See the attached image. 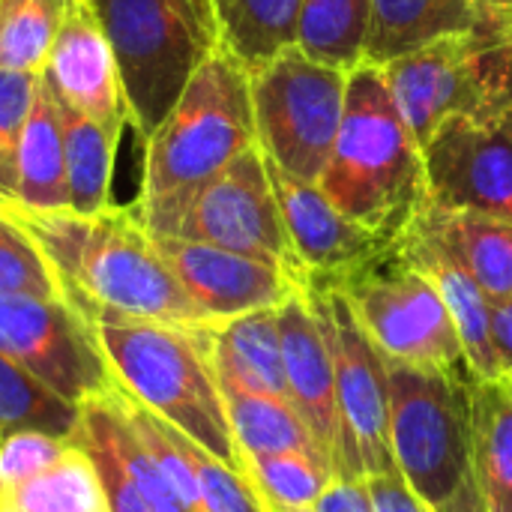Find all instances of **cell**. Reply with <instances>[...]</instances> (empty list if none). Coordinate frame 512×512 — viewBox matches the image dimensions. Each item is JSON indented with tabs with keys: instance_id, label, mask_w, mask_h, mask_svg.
<instances>
[{
	"instance_id": "1",
	"label": "cell",
	"mask_w": 512,
	"mask_h": 512,
	"mask_svg": "<svg viewBox=\"0 0 512 512\" xmlns=\"http://www.w3.org/2000/svg\"><path fill=\"white\" fill-rule=\"evenodd\" d=\"M6 210L33 234L66 297L93 324L111 318L180 327L210 324L159 255L135 204H108L87 216L72 210Z\"/></svg>"
},
{
	"instance_id": "2",
	"label": "cell",
	"mask_w": 512,
	"mask_h": 512,
	"mask_svg": "<svg viewBox=\"0 0 512 512\" xmlns=\"http://www.w3.org/2000/svg\"><path fill=\"white\" fill-rule=\"evenodd\" d=\"M255 144L249 69L219 45L144 141V180L132 204L147 231L168 237L192 195Z\"/></svg>"
},
{
	"instance_id": "3",
	"label": "cell",
	"mask_w": 512,
	"mask_h": 512,
	"mask_svg": "<svg viewBox=\"0 0 512 512\" xmlns=\"http://www.w3.org/2000/svg\"><path fill=\"white\" fill-rule=\"evenodd\" d=\"M318 186L345 216L393 243L429 204L423 150L375 63L348 75L342 129Z\"/></svg>"
},
{
	"instance_id": "4",
	"label": "cell",
	"mask_w": 512,
	"mask_h": 512,
	"mask_svg": "<svg viewBox=\"0 0 512 512\" xmlns=\"http://www.w3.org/2000/svg\"><path fill=\"white\" fill-rule=\"evenodd\" d=\"M93 327L120 390L222 465L243 471V453L201 336L204 324L111 318Z\"/></svg>"
},
{
	"instance_id": "5",
	"label": "cell",
	"mask_w": 512,
	"mask_h": 512,
	"mask_svg": "<svg viewBox=\"0 0 512 512\" xmlns=\"http://www.w3.org/2000/svg\"><path fill=\"white\" fill-rule=\"evenodd\" d=\"M120 66L141 144L165 120L195 69L219 48L213 0H93Z\"/></svg>"
},
{
	"instance_id": "6",
	"label": "cell",
	"mask_w": 512,
	"mask_h": 512,
	"mask_svg": "<svg viewBox=\"0 0 512 512\" xmlns=\"http://www.w3.org/2000/svg\"><path fill=\"white\" fill-rule=\"evenodd\" d=\"M381 69L420 150L447 120L512 111V33L504 30L447 36Z\"/></svg>"
},
{
	"instance_id": "7",
	"label": "cell",
	"mask_w": 512,
	"mask_h": 512,
	"mask_svg": "<svg viewBox=\"0 0 512 512\" xmlns=\"http://www.w3.org/2000/svg\"><path fill=\"white\" fill-rule=\"evenodd\" d=\"M387 366L393 465L438 510L471 477V375Z\"/></svg>"
},
{
	"instance_id": "8",
	"label": "cell",
	"mask_w": 512,
	"mask_h": 512,
	"mask_svg": "<svg viewBox=\"0 0 512 512\" xmlns=\"http://www.w3.org/2000/svg\"><path fill=\"white\" fill-rule=\"evenodd\" d=\"M330 288L345 294L360 327L387 363L471 375L447 303L396 246Z\"/></svg>"
},
{
	"instance_id": "9",
	"label": "cell",
	"mask_w": 512,
	"mask_h": 512,
	"mask_svg": "<svg viewBox=\"0 0 512 512\" xmlns=\"http://www.w3.org/2000/svg\"><path fill=\"white\" fill-rule=\"evenodd\" d=\"M348 75L300 48L249 72L258 147L273 165L306 183L324 177L345 117Z\"/></svg>"
},
{
	"instance_id": "10",
	"label": "cell",
	"mask_w": 512,
	"mask_h": 512,
	"mask_svg": "<svg viewBox=\"0 0 512 512\" xmlns=\"http://www.w3.org/2000/svg\"><path fill=\"white\" fill-rule=\"evenodd\" d=\"M0 354L78 408L117 387L93 321L69 297L0 294Z\"/></svg>"
},
{
	"instance_id": "11",
	"label": "cell",
	"mask_w": 512,
	"mask_h": 512,
	"mask_svg": "<svg viewBox=\"0 0 512 512\" xmlns=\"http://www.w3.org/2000/svg\"><path fill=\"white\" fill-rule=\"evenodd\" d=\"M168 237L240 252L276 264L303 282V270L267 174V159L258 144L243 150L192 195Z\"/></svg>"
},
{
	"instance_id": "12",
	"label": "cell",
	"mask_w": 512,
	"mask_h": 512,
	"mask_svg": "<svg viewBox=\"0 0 512 512\" xmlns=\"http://www.w3.org/2000/svg\"><path fill=\"white\" fill-rule=\"evenodd\" d=\"M306 291L312 294V303L330 342L339 417L357 471L363 477L393 471L396 465L390 456V366L360 327L339 288L306 285Z\"/></svg>"
},
{
	"instance_id": "13",
	"label": "cell",
	"mask_w": 512,
	"mask_h": 512,
	"mask_svg": "<svg viewBox=\"0 0 512 512\" xmlns=\"http://www.w3.org/2000/svg\"><path fill=\"white\" fill-rule=\"evenodd\" d=\"M429 201L512 219V111L447 120L423 150Z\"/></svg>"
},
{
	"instance_id": "14",
	"label": "cell",
	"mask_w": 512,
	"mask_h": 512,
	"mask_svg": "<svg viewBox=\"0 0 512 512\" xmlns=\"http://www.w3.org/2000/svg\"><path fill=\"white\" fill-rule=\"evenodd\" d=\"M276 315H279V336H282L288 402L306 423V429H309L318 453L330 465V471L336 477L366 480L357 471V462L345 441L339 402H336L333 354H330L324 324L318 318V309H315L306 285L291 300H285L276 309Z\"/></svg>"
},
{
	"instance_id": "15",
	"label": "cell",
	"mask_w": 512,
	"mask_h": 512,
	"mask_svg": "<svg viewBox=\"0 0 512 512\" xmlns=\"http://www.w3.org/2000/svg\"><path fill=\"white\" fill-rule=\"evenodd\" d=\"M267 174L306 285H339L393 246V240L345 216L318 183L297 180L270 159Z\"/></svg>"
},
{
	"instance_id": "16",
	"label": "cell",
	"mask_w": 512,
	"mask_h": 512,
	"mask_svg": "<svg viewBox=\"0 0 512 512\" xmlns=\"http://www.w3.org/2000/svg\"><path fill=\"white\" fill-rule=\"evenodd\" d=\"M153 243L210 324L279 309L303 288L294 273L240 252L180 237H153Z\"/></svg>"
},
{
	"instance_id": "17",
	"label": "cell",
	"mask_w": 512,
	"mask_h": 512,
	"mask_svg": "<svg viewBox=\"0 0 512 512\" xmlns=\"http://www.w3.org/2000/svg\"><path fill=\"white\" fill-rule=\"evenodd\" d=\"M42 78L60 102L87 114L114 138L132 126L120 66L93 0H66Z\"/></svg>"
},
{
	"instance_id": "18",
	"label": "cell",
	"mask_w": 512,
	"mask_h": 512,
	"mask_svg": "<svg viewBox=\"0 0 512 512\" xmlns=\"http://www.w3.org/2000/svg\"><path fill=\"white\" fill-rule=\"evenodd\" d=\"M393 246L411 267H417L438 288L441 300L447 303L465 345L471 378H501L489 324L492 303L471 279V273L441 246V240L420 219H414Z\"/></svg>"
},
{
	"instance_id": "19",
	"label": "cell",
	"mask_w": 512,
	"mask_h": 512,
	"mask_svg": "<svg viewBox=\"0 0 512 512\" xmlns=\"http://www.w3.org/2000/svg\"><path fill=\"white\" fill-rule=\"evenodd\" d=\"M477 30H504L483 0H372L366 63L387 66L438 39Z\"/></svg>"
},
{
	"instance_id": "20",
	"label": "cell",
	"mask_w": 512,
	"mask_h": 512,
	"mask_svg": "<svg viewBox=\"0 0 512 512\" xmlns=\"http://www.w3.org/2000/svg\"><path fill=\"white\" fill-rule=\"evenodd\" d=\"M417 219L471 273L489 303L512 300V219L432 201Z\"/></svg>"
},
{
	"instance_id": "21",
	"label": "cell",
	"mask_w": 512,
	"mask_h": 512,
	"mask_svg": "<svg viewBox=\"0 0 512 512\" xmlns=\"http://www.w3.org/2000/svg\"><path fill=\"white\" fill-rule=\"evenodd\" d=\"M216 381H231L249 390L288 399L282 336L276 309L249 312L231 321L201 327Z\"/></svg>"
},
{
	"instance_id": "22",
	"label": "cell",
	"mask_w": 512,
	"mask_h": 512,
	"mask_svg": "<svg viewBox=\"0 0 512 512\" xmlns=\"http://www.w3.org/2000/svg\"><path fill=\"white\" fill-rule=\"evenodd\" d=\"M3 207L30 210V213L69 210L60 111H57V96L42 75H39L30 117L24 123L15 150V195L12 204Z\"/></svg>"
},
{
	"instance_id": "23",
	"label": "cell",
	"mask_w": 512,
	"mask_h": 512,
	"mask_svg": "<svg viewBox=\"0 0 512 512\" xmlns=\"http://www.w3.org/2000/svg\"><path fill=\"white\" fill-rule=\"evenodd\" d=\"M471 480L489 512H512V378H471Z\"/></svg>"
},
{
	"instance_id": "24",
	"label": "cell",
	"mask_w": 512,
	"mask_h": 512,
	"mask_svg": "<svg viewBox=\"0 0 512 512\" xmlns=\"http://www.w3.org/2000/svg\"><path fill=\"white\" fill-rule=\"evenodd\" d=\"M219 45L249 72L297 48L306 0H213Z\"/></svg>"
},
{
	"instance_id": "25",
	"label": "cell",
	"mask_w": 512,
	"mask_h": 512,
	"mask_svg": "<svg viewBox=\"0 0 512 512\" xmlns=\"http://www.w3.org/2000/svg\"><path fill=\"white\" fill-rule=\"evenodd\" d=\"M219 390H222L228 423H231V432L243 459L261 456V453H309L324 462L306 423L300 420V414L294 411L288 399L249 390L231 381H219Z\"/></svg>"
},
{
	"instance_id": "26",
	"label": "cell",
	"mask_w": 512,
	"mask_h": 512,
	"mask_svg": "<svg viewBox=\"0 0 512 512\" xmlns=\"http://www.w3.org/2000/svg\"><path fill=\"white\" fill-rule=\"evenodd\" d=\"M63 159H66V189L72 213H99L111 204V174L120 138L102 129L87 114L57 99Z\"/></svg>"
},
{
	"instance_id": "27",
	"label": "cell",
	"mask_w": 512,
	"mask_h": 512,
	"mask_svg": "<svg viewBox=\"0 0 512 512\" xmlns=\"http://www.w3.org/2000/svg\"><path fill=\"white\" fill-rule=\"evenodd\" d=\"M372 0H306L297 48L324 66L354 72L366 63Z\"/></svg>"
},
{
	"instance_id": "28",
	"label": "cell",
	"mask_w": 512,
	"mask_h": 512,
	"mask_svg": "<svg viewBox=\"0 0 512 512\" xmlns=\"http://www.w3.org/2000/svg\"><path fill=\"white\" fill-rule=\"evenodd\" d=\"M81 408L51 393L39 378L0 354V441L15 432H48L72 441Z\"/></svg>"
},
{
	"instance_id": "29",
	"label": "cell",
	"mask_w": 512,
	"mask_h": 512,
	"mask_svg": "<svg viewBox=\"0 0 512 512\" xmlns=\"http://www.w3.org/2000/svg\"><path fill=\"white\" fill-rule=\"evenodd\" d=\"M0 501H12L21 512H108L96 465L75 441L57 462Z\"/></svg>"
},
{
	"instance_id": "30",
	"label": "cell",
	"mask_w": 512,
	"mask_h": 512,
	"mask_svg": "<svg viewBox=\"0 0 512 512\" xmlns=\"http://www.w3.org/2000/svg\"><path fill=\"white\" fill-rule=\"evenodd\" d=\"M243 465L267 510H312L336 480L330 465L309 453H261Z\"/></svg>"
},
{
	"instance_id": "31",
	"label": "cell",
	"mask_w": 512,
	"mask_h": 512,
	"mask_svg": "<svg viewBox=\"0 0 512 512\" xmlns=\"http://www.w3.org/2000/svg\"><path fill=\"white\" fill-rule=\"evenodd\" d=\"M66 0H0V69L42 75Z\"/></svg>"
},
{
	"instance_id": "32",
	"label": "cell",
	"mask_w": 512,
	"mask_h": 512,
	"mask_svg": "<svg viewBox=\"0 0 512 512\" xmlns=\"http://www.w3.org/2000/svg\"><path fill=\"white\" fill-rule=\"evenodd\" d=\"M0 294L66 297L42 246L6 207H0Z\"/></svg>"
},
{
	"instance_id": "33",
	"label": "cell",
	"mask_w": 512,
	"mask_h": 512,
	"mask_svg": "<svg viewBox=\"0 0 512 512\" xmlns=\"http://www.w3.org/2000/svg\"><path fill=\"white\" fill-rule=\"evenodd\" d=\"M39 75L0 69V204L15 195V150L36 99Z\"/></svg>"
},
{
	"instance_id": "34",
	"label": "cell",
	"mask_w": 512,
	"mask_h": 512,
	"mask_svg": "<svg viewBox=\"0 0 512 512\" xmlns=\"http://www.w3.org/2000/svg\"><path fill=\"white\" fill-rule=\"evenodd\" d=\"M192 468L198 477V495L204 512H267V504L249 483L243 471H234L204 453L198 444L189 441Z\"/></svg>"
},
{
	"instance_id": "35",
	"label": "cell",
	"mask_w": 512,
	"mask_h": 512,
	"mask_svg": "<svg viewBox=\"0 0 512 512\" xmlns=\"http://www.w3.org/2000/svg\"><path fill=\"white\" fill-rule=\"evenodd\" d=\"M72 441L48 432H15L0 441V498L12 495L21 483L42 474Z\"/></svg>"
},
{
	"instance_id": "36",
	"label": "cell",
	"mask_w": 512,
	"mask_h": 512,
	"mask_svg": "<svg viewBox=\"0 0 512 512\" xmlns=\"http://www.w3.org/2000/svg\"><path fill=\"white\" fill-rule=\"evenodd\" d=\"M375 510L378 512H432L420 498L417 492L399 477V471H384V474H372L366 477Z\"/></svg>"
},
{
	"instance_id": "37",
	"label": "cell",
	"mask_w": 512,
	"mask_h": 512,
	"mask_svg": "<svg viewBox=\"0 0 512 512\" xmlns=\"http://www.w3.org/2000/svg\"><path fill=\"white\" fill-rule=\"evenodd\" d=\"M315 512H378L369 483L366 480H354V477H336L330 483V489L318 498V504L312 507Z\"/></svg>"
},
{
	"instance_id": "38",
	"label": "cell",
	"mask_w": 512,
	"mask_h": 512,
	"mask_svg": "<svg viewBox=\"0 0 512 512\" xmlns=\"http://www.w3.org/2000/svg\"><path fill=\"white\" fill-rule=\"evenodd\" d=\"M489 324H492V345L498 354L501 375L512 378V300L492 303Z\"/></svg>"
},
{
	"instance_id": "39",
	"label": "cell",
	"mask_w": 512,
	"mask_h": 512,
	"mask_svg": "<svg viewBox=\"0 0 512 512\" xmlns=\"http://www.w3.org/2000/svg\"><path fill=\"white\" fill-rule=\"evenodd\" d=\"M432 512H489V510H486V501L480 498V492H477L474 480L468 477V480L456 489V495H453L450 501H444L438 510H432Z\"/></svg>"
},
{
	"instance_id": "40",
	"label": "cell",
	"mask_w": 512,
	"mask_h": 512,
	"mask_svg": "<svg viewBox=\"0 0 512 512\" xmlns=\"http://www.w3.org/2000/svg\"><path fill=\"white\" fill-rule=\"evenodd\" d=\"M486 12L492 15V21L504 30L512 33V0H483Z\"/></svg>"
},
{
	"instance_id": "41",
	"label": "cell",
	"mask_w": 512,
	"mask_h": 512,
	"mask_svg": "<svg viewBox=\"0 0 512 512\" xmlns=\"http://www.w3.org/2000/svg\"><path fill=\"white\" fill-rule=\"evenodd\" d=\"M0 512H21L12 501H0Z\"/></svg>"
},
{
	"instance_id": "42",
	"label": "cell",
	"mask_w": 512,
	"mask_h": 512,
	"mask_svg": "<svg viewBox=\"0 0 512 512\" xmlns=\"http://www.w3.org/2000/svg\"><path fill=\"white\" fill-rule=\"evenodd\" d=\"M267 512H315V510H267Z\"/></svg>"
}]
</instances>
